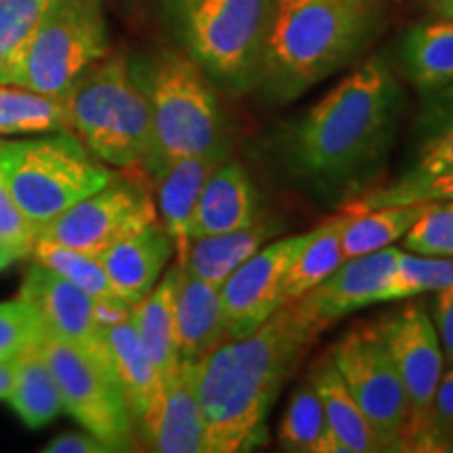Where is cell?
Returning a JSON list of instances; mask_svg holds the SVG:
<instances>
[{
	"instance_id": "13",
	"label": "cell",
	"mask_w": 453,
	"mask_h": 453,
	"mask_svg": "<svg viewBox=\"0 0 453 453\" xmlns=\"http://www.w3.org/2000/svg\"><path fill=\"white\" fill-rule=\"evenodd\" d=\"M307 240L292 235L265 243L220 286L226 338H243L258 330L281 307V283L292 260Z\"/></svg>"
},
{
	"instance_id": "43",
	"label": "cell",
	"mask_w": 453,
	"mask_h": 453,
	"mask_svg": "<svg viewBox=\"0 0 453 453\" xmlns=\"http://www.w3.org/2000/svg\"><path fill=\"white\" fill-rule=\"evenodd\" d=\"M13 387V359L0 361V401H7Z\"/></svg>"
},
{
	"instance_id": "3",
	"label": "cell",
	"mask_w": 453,
	"mask_h": 453,
	"mask_svg": "<svg viewBox=\"0 0 453 453\" xmlns=\"http://www.w3.org/2000/svg\"><path fill=\"white\" fill-rule=\"evenodd\" d=\"M382 26L378 0H275L254 93L292 104L359 59Z\"/></svg>"
},
{
	"instance_id": "1",
	"label": "cell",
	"mask_w": 453,
	"mask_h": 453,
	"mask_svg": "<svg viewBox=\"0 0 453 453\" xmlns=\"http://www.w3.org/2000/svg\"><path fill=\"white\" fill-rule=\"evenodd\" d=\"M403 107V88L388 64L370 57L288 124L277 143L281 166L327 202L355 197L387 162Z\"/></svg>"
},
{
	"instance_id": "4",
	"label": "cell",
	"mask_w": 453,
	"mask_h": 453,
	"mask_svg": "<svg viewBox=\"0 0 453 453\" xmlns=\"http://www.w3.org/2000/svg\"><path fill=\"white\" fill-rule=\"evenodd\" d=\"M128 67L150 110L151 177L177 157L229 156L217 90L196 61L179 49H157L128 59Z\"/></svg>"
},
{
	"instance_id": "33",
	"label": "cell",
	"mask_w": 453,
	"mask_h": 453,
	"mask_svg": "<svg viewBox=\"0 0 453 453\" xmlns=\"http://www.w3.org/2000/svg\"><path fill=\"white\" fill-rule=\"evenodd\" d=\"M30 258L41 263L42 267L55 271L57 275L65 277L67 281H72L73 286H78L90 296H118L107 280L104 265L95 254L36 237Z\"/></svg>"
},
{
	"instance_id": "32",
	"label": "cell",
	"mask_w": 453,
	"mask_h": 453,
	"mask_svg": "<svg viewBox=\"0 0 453 453\" xmlns=\"http://www.w3.org/2000/svg\"><path fill=\"white\" fill-rule=\"evenodd\" d=\"M53 0H0V84H13L34 30Z\"/></svg>"
},
{
	"instance_id": "38",
	"label": "cell",
	"mask_w": 453,
	"mask_h": 453,
	"mask_svg": "<svg viewBox=\"0 0 453 453\" xmlns=\"http://www.w3.org/2000/svg\"><path fill=\"white\" fill-rule=\"evenodd\" d=\"M413 451H453V364L441 376L426 426Z\"/></svg>"
},
{
	"instance_id": "14",
	"label": "cell",
	"mask_w": 453,
	"mask_h": 453,
	"mask_svg": "<svg viewBox=\"0 0 453 453\" xmlns=\"http://www.w3.org/2000/svg\"><path fill=\"white\" fill-rule=\"evenodd\" d=\"M17 296L36 309L47 327V334L65 340L72 347L90 357L95 364L113 373L104 332L95 321V296L73 286L65 277L57 275L55 271L42 267L36 260H32L30 269L26 271Z\"/></svg>"
},
{
	"instance_id": "30",
	"label": "cell",
	"mask_w": 453,
	"mask_h": 453,
	"mask_svg": "<svg viewBox=\"0 0 453 453\" xmlns=\"http://www.w3.org/2000/svg\"><path fill=\"white\" fill-rule=\"evenodd\" d=\"M70 133L64 97L0 84V134Z\"/></svg>"
},
{
	"instance_id": "40",
	"label": "cell",
	"mask_w": 453,
	"mask_h": 453,
	"mask_svg": "<svg viewBox=\"0 0 453 453\" xmlns=\"http://www.w3.org/2000/svg\"><path fill=\"white\" fill-rule=\"evenodd\" d=\"M433 324L443 349L445 364H453V286L434 292Z\"/></svg>"
},
{
	"instance_id": "29",
	"label": "cell",
	"mask_w": 453,
	"mask_h": 453,
	"mask_svg": "<svg viewBox=\"0 0 453 453\" xmlns=\"http://www.w3.org/2000/svg\"><path fill=\"white\" fill-rule=\"evenodd\" d=\"M426 203H407V206H384L372 211H350L342 229V257L357 258L403 240L411 225L420 219Z\"/></svg>"
},
{
	"instance_id": "42",
	"label": "cell",
	"mask_w": 453,
	"mask_h": 453,
	"mask_svg": "<svg viewBox=\"0 0 453 453\" xmlns=\"http://www.w3.org/2000/svg\"><path fill=\"white\" fill-rule=\"evenodd\" d=\"M130 309L133 304L120 296H95L93 298V313L99 330L105 332L107 327L124 324L130 319Z\"/></svg>"
},
{
	"instance_id": "2",
	"label": "cell",
	"mask_w": 453,
	"mask_h": 453,
	"mask_svg": "<svg viewBox=\"0 0 453 453\" xmlns=\"http://www.w3.org/2000/svg\"><path fill=\"white\" fill-rule=\"evenodd\" d=\"M319 330L294 303L258 330L225 340L197 361L196 390L208 453H243L269 439V411Z\"/></svg>"
},
{
	"instance_id": "17",
	"label": "cell",
	"mask_w": 453,
	"mask_h": 453,
	"mask_svg": "<svg viewBox=\"0 0 453 453\" xmlns=\"http://www.w3.org/2000/svg\"><path fill=\"white\" fill-rule=\"evenodd\" d=\"M174 254V243L166 229L157 223L147 225L137 234L124 237L101 254L107 280L118 296L134 304L160 281L162 271Z\"/></svg>"
},
{
	"instance_id": "22",
	"label": "cell",
	"mask_w": 453,
	"mask_h": 453,
	"mask_svg": "<svg viewBox=\"0 0 453 453\" xmlns=\"http://www.w3.org/2000/svg\"><path fill=\"white\" fill-rule=\"evenodd\" d=\"M280 231L281 226L275 220L257 219L252 225L242 226V229L197 237L189 242L180 267L200 277L202 281L220 288L226 277L242 263H246L252 254H257L265 243L273 240Z\"/></svg>"
},
{
	"instance_id": "26",
	"label": "cell",
	"mask_w": 453,
	"mask_h": 453,
	"mask_svg": "<svg viewBox=\"0 0 453 453\" xmlns=\"http://www.w3.org/2000/svg\"><path fill=\"white\" fill-rule=\"evenodd\" d=\"M401 67L407 81L422 93L453 82V19L418 24L401 38Z\"/></svg>"
},
{
	"instance_id": "37",
	"label": "cell",
	"mask_w": 453,
	"mask_h": 453,
	"mask_svg": "<svg viewBox=\"0 0 453 453\" xmlns=\"http://www.w3.org/2000/svg\"><path fill=\"white\" fill-rule=\"evenodd\" d=\"M44 334L41 315L24 298L0 303V361L15 359L21 350L41 342Z\"/></svg>"
},
{
	"instance_id": "24",
	"label": "cell",
	"mask_w": 453,
	"mask_h": 453,
	"mask_svg": "<svg viewBox=\"0 0 453 453\" xmlns=\"http://www.w3.org/2000/svg\"><path fill=\"white\" fill-rule=\"evenodd\" d=\"M107 350L120 390L127 399L130 418H133L134 428L154 403L157 390L162 387L160 373H157L154 361L147 347L141 340L139 332L128 321L111 326L104 332Z\"/></svg>"
},
{
	"instance_id": "45",
	"label": "cell",
	"mask_w": 453,
	"mask_h": 453,
	"mask_svg": "<svg viewBox=\"0 0 453 453\" xmlns=\"http://www.w3.org/2000/svg\"><path fill=\"white\" fill-rule=\"evenodd\" d=\"M15 260H17L15 254L11 252L3 242H0V271H4L7 267H11V265H13Z\"/></svg>"
},
{
	"instance_id": "25",
	"label": "cell",
	"mask_w": 453,
	"mask_h": 453,
	"mask_svg": "<svg viewBox=\"0 0 453 453\" xmlns=\"http://www.w3.org/2000/svg\"><path fill=\"white\" fill-rule=\"evenodd\" d=\"M453 170V82L443 88L424 93V104L413 122L411 162L403 177Z\"/></svg>"
},
{
	"instance_id": "35",
	"label": "cell",
	"mask_w": 453,
	"mask_h": 453,
	"mask_svg": "<svg viewBox=\"0 0 453 453\" xmlns=\"http://www.w3.org/2000/svg\"><path fill=\"white\" fill-rule=\"evenodd\" d=\"M453 200V170L451 173L428 174V177H403L380 189H373L361 200L349 203L350 211H372L384 206H407V203H426Z\"/></svg>"
},
{
	"instance_id": "34",
	"label": "cell",
	"mask_w": 453,
	"mask_h": 453,
	"mask_svg": "<svg viewBox=\"0 0 453 453\" xmlns=\"http://www.w3.org/2000/svg\"><path fill=\"white\" fill-rule=\"evenodd\" d=\"M449 286H453V258L399 252L395 273L384 290L382 303L413 298L418 294L437 292Z\"/></svg>"
},
{
	"instance_id": "16",
	"label": "cell",
	"mask_w": 453,
	"mask_h": 453,
	"mask_svg": "<svg viewBox=\"0 0 453 453\" xmlns=\"http://www.w3.org/2000/svg\"><path fill=\"white\" fill-rule=\"evenodd\" d=\"M194 361H180L179 370L162 380L154 403L137 424L141 441L157 453H208L206 424L196 390Z\"/></svg>"
},
{
	"instance_id": "11",
	"label": "cell",
	"mask_w": 453,
	"mask_h": 453,
	"mask_svg": "<svg viewBox=\"0 0 453 453\" xmlns=\"http://www.w3.org/2000/svg\"><path fill=\"white\" fill-rule=\"evenodd\" d=\"M156 220V203L145 187L113 177L105 187L42 225L36 237L97 257Z\"/></svg>"
},
{
	"instance_id": "44",
	"label": "cell",
	"mask_w": 453,
	"mask_h": 453,
	"mask_svg": "<svg viewBox=\"0 0 453 453\" xmlns=\"http://www.w3.org/2000/svg\"><path fill=\"white\" fill-rule=\"evenodd\" d=\"M433 9L437 11L441 17H447V19H453V0H430Z\"/></svg>"
},
{
	"instance_id": "20",
	"label": "cell",
	"mask_w": 453,
	"mask_h": 453,
	"mask_svg": "<svg viewBox=\"0 0 453 453\" xmlns=\"http://www.w3.org/2000/svg\"><path fill=\"white\" fill-rule=\"evenodd\" d=\"M174 336L180 361H197L226 338L220 288L183 269L174 303Z\"/></svg>"
},
{
	"instance_id": "18",
	"label": "cell",
	"mask_w": 453,
	"mask_h": 453,
	"mask_svg": "<svg viewBox=\"0 0 453 453\" xmlns=\"http://www.w3.org/2000/svg\"><path fill=\"white\" fill-rule=\"evenodd\" d=\"M257 219V189L246 168L237 162H223L202 187L187 234L191 242L197 237L242 229Z\"/></svg>"
},
{
	"instance_id": "7",
	"label": "cell",
	"mask_w": 453,
	"mask_h": 453,
	"mask_svg": "<svg viewBox=\"0 0 453 453\" xmlns=\"http://www.w3.org/2000/svg\"><path fill=\"white\" fill-rule=\"evenodd\" d=\"M0 168L11 196L36 231L113 179L111 170L73 133L0 143Z\"/></svg>"
},
{
	"instance_id": "28",
	"label": "cell",
	"mask_w": 453,
	"mask_h": 453,
	"mask_svg": "<svg viewBox=\"0 0 453 453\" xmlns=\"http://www.w3.org/2000/svg\"><path fill=\"white\" fill-rule=\"evenodd\" d=\"M350 217L349 208L336 217L327 219L317 229L309 231L307 240L292 260L281 283V307L319 286L334 269L342 263V229Z\"/></svg>"
},
{
	"instance_id": "39",
	"label": "cell",
	"mask_w": 453,
	"mask_h": 453,
	"mask_svg": "<svg viewBox=\"0 0 453 453\" xmlns=\"http://www.w3.org/2000/svg\"><path fill=\"white\" fill-rule=\"evenodd\" d=\"M0 242L15 254L17 260L30 258L32 246L36 242V229L11 196L3 168H0Z\"/></svg>"
},
{
	"instance_id": "23",
	"label": "cell",
	"mask_w": 453,
	"mask_h": 453,
	"mask_svg": "<svg viewBox=\"0 0 453 453\" xmlns=\"http://www.w3.org/2000/svg\"><path fill=\"white\" fill-rule=\"evenodd\" d=\"M180 277H183V267L177 263L166 271V275L151 288L147 296L130 309V324L150 350L160 380L173 376L180 365L177 336H174V303H177Z\"/></svg>"
},
{
	"instance_id": "27",
	"label": "cell",
	"mask_w": 453,
	"mask_h": 453,
	"mask_svg": "<svg viewBox=\"0 0 453 453\" xmlns=\"http://www.w3.org/2000/svg\"><path fill=\"white\" fill-rule=\"evenodd\" d=\"M7 401L27 428L47 426L64 411L59 387L41 342L21 350L13 359V387Z\"/></svg>"
},
{
	"instance_id": "41",
	"label": "cell",
	"mask_w": 453,
	"mask_h": 453,
	"mask_svg": "<svg viewBox=\"0 0 453 453\" xmlns=\"http://www.w3.org/2000/svg\"><path fill=\"white\" fill-rule=\"evenodd\" d=\"M47 453H111L110 447L90 433H61L44 447Z\"/></svg>"
},
{
	"instance_id": "8",
	"label": "cell",
	"mask_w": 453,
	"mask_h": 453,
	"mask_svg": "<svg viewBox=\"0 0 453 453\" xmlns=\"http://www.w3.org/2000/svg\"><path fill=\"white\" fill-rule=\"evenodd\" d=\"M107 55L104 0H53L34 30L13 84L61 97L84 70Z\"/></svg>"
},
{
	"instance_id": "10",
	"label": "cell",
	"mask_w": 453,
	"mask_h": 453,
	"mask_svg": "<svg viewBox=\"0 0 453 453\" xmlns=\"http://www.w3.org/2000/svg\"><path fill=\"white\" fill-rule=\"evenodd\" d=\"M41 347L59 387L64 411L110 451L133 449L134 424L116 376L50 334H44Z\"/></svg>"
},
{
	"instance_id": "6",
	"label": "cell",
	"mask_w": 453,
	"mask_h": 453,
	"mask_svg": "<svg viewBox=\"0 0 453 453\" xmlns=\"http://www.w3.org/2000/svg\"><path fill=\"white\" fill-rule=\"evenodd\" d=\"M70 133L97 160L116 168L145 164L151 150L147 101L127 55H107L84 70L61 95Z\"/></svg>"
},
{
	"instance_id": "5",
	"label": "cell",
	"mask_w": 453,
	"mask_h": 453,
	"mask_svg": "<svg viewBox=\"0 0 453 453\" xmlns=\"http://www.w3.org/2000/svg\"><path fill=\"white\" fill-rule=\"evenodd\" d=\"M275 0H164L177 49L226 95L252 93Z\"/></svg>"
},
{
	"instance_id": "36",
	"label": "cell",
	"mask_w": 453,
	"mask_h": 453,
	"mask_svg": "<svg viewBox=\"0 0 453 453\" xmlns=\"http://www.w3.org/2000/svg\"><path fill=\"white\" fill-rule=\"evenodd\" d=\"M407 252L453 258V200L426 202L420 219L403 235Z\"/></svg>"
},
{
	"instance_id": "15",
	"label": "cell",
	"mask_w": 453,
	"mask_h": 453,
	"mask_svg": "<svg viewBox=\"0 0 453 453\" xmlns=\"http://www.w3.org/2000/svg\"><path fill=\"white\" fill-rule=\"evenodd\" d=\"M399 252V248L388 246L364 257L342 260L319 286L294 300V304L321 332L355 311L382 303Z\"/></svg>"
},
{
	"instance_id": "9",
	"label": "cell",
	"mask_w": 453,
	"mask_h": 453,
	"mask_svg": "<svg viewBox=\"0 0 453 453\" xmlns=\"http://www.w3.org/2000/svg\"><path fill=\"white\" fill-rule=\"evenodd\" d=\"M330 357L387 449L405 451L410 403L378 324H361L344 334L330 350Z\"/></svg>"
},
{
	"instance_id": "21",
	"label": "cell",
	"mask_w": 453,
	"mask_h": 453,
	"mask_svg": "<svg viewBox=\"0 0 453 453\" xmlns=\"http://www.w3.org/2000/svg\"><path fill=\"white\" fill-rule=\"evenodd\" d=\"M309 380L313 382L321 405H324L327 428H330L338 453L388 451L380 434L373 430L365 413L349 393L347 384L342 382L332 364L330 353L313 365Z\"/></svg>"
},
{
	"instance_id": "12",
	"label": "cell",
	"mask_w": 453,
	"mask_h": 453,
	"mask_svg": "<svg viewBox=\"0 0 453 453\" xmlns=\"http://www.w3.org/2000/svg\"><path fill=\"white\" fill-rule=\"evenodd\" d=\"M387 342L390 359L403 382L410 420L405 428L403 449L413 451L426 426L430 405L443 376L445 357L433 317L422 303H407L378 324Z\"/></svg>"
},
{
	"instance_id": "31",
	"label": "cell",
	"mask_w": 453,
	"mask_h": 453,
	"mask_svg": "<svg viewBox=\"0 0 453 453\" xmlns=\"http://www.w3.org/2000/svg\"><path fill=\"white\" fill-rule=\"evenodd\" d=\"M277 443L283 451L292 453H338L324 405L309 378L292 393L277 428Z\"/></svg>"
},
{
	"instance_id": "19",
	"label": "cell",
	"mask_w": 453,
	"mask_h": 453,
	"mask_svg": "<svg viewBox=\"0 0 453 453\" xmlns=\"http://www.w3.org/2000/svg\"><path fill=\"white\" fill-rule=\"evenodd\" d=\"M225 160V154L185 156L168 162L160 173L154 174L157 214L162 217V226L174 243L179 265L185 260L187 248H189L187 231H189V220L202 187Z\"/></svg>"
}]
</instances>
